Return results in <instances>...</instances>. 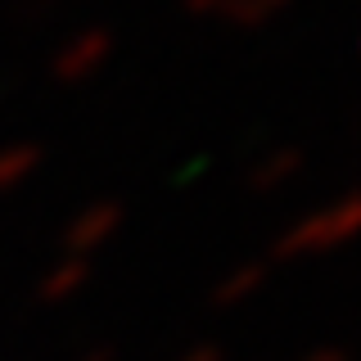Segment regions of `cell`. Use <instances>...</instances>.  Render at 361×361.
<instances>
[{
    "mask_svg": "<svg viewBox=\"0 0 361 361\" xmlns=\"http://www.w3.org/2000/svg\"><path fill=\"white\" fill-rule=\"evenodd\" d=\"M63 9V0H14V23H23V27H37V23L54 18Z\"/></svg>",
    "mask_w": 361,
    "mask_h": 361,
    "instance_id": "3",
    "label": "cell"
},
{
    "mask_svg": "<svg viewBox=\"0 0 361 361\" xmlns=\"http://www.w3.org/2000/svg\"><path fill=\"white\" fill-rule=\"evenodd\" d=\"M109 54H113V27H82L54 50L50 73L59 77V82H86L90 73L104 68Z\"/></svg>",
    "mask_w": 361,
    "mask_h": 361,
    "instance_id": "1",
    "label": "cell"
},
{
    "mask_svg": "<svg viewBox=\"0 0 361 361\" xmlns=\"http://www.w3.org/2000/svg\"><path fill=\"white\" fill-rule=\"evenodd\" d=\"M293 0H226L221 5V18L240 32H257L267 23H276L280 14H289Z\"/></svg>",
    "mask_w": 361,
    "mask_h": 361,
    "instance_id": "2",
    "label": "cell"
},
{
    "mask_svg": "<svg viewBox=\"0 0 361 361\" xmlns=\"http://www.w3.org/2000/svg\"><path fill=\"white\" fill-rule=\"evenodd\" d=\"M221 5H226V0H180V9H185V14H195V18H217Z\"/></svg>",
    "mask_w": 361,
    "mask_h": 361,
    "instance_id": "4",
    "label": "cell"
}]
</instances>
